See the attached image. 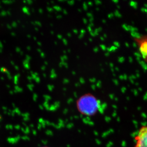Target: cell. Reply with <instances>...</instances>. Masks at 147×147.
I'll list each match as a JSON object with an SVG mask.
<instances>
[{
	"mask_svg": "<svg viewBox=\"0 0 147 147\" xmlns=\"http://www.w3.org/2000/svg\"><path fill=\"white\" fill-rule=\"evenodd\" d=\"M77 107L82 115L92 116L95 115L101 107V102L91 94L84 95L77 102Z\"/></svg>",
	"mask_w": 147,
	"mask_h": 147,
	"instance_id": "obj_1",
	"label": "cell"
},
{
	"mask_svg": "<svg viewBox=\"0 0 147 147\" xmlns=\"http://www.w3.org/2000/svg\"><path fill=\"white\" fill-rule=\"evenodd\" d=\"M134 140V147H147V125L140 127Z\"/></svg>",
	"mask_w": 147,
	"mask_h": 147,
	"instance_id": "obj_2",
	"label": "cell"
},
{
	"mask_svg": "<svg viewBox=\"0 0 147 147\" xmlns=\"http://www.w3.org/2000/svg\"><path fill=\"white\" fill-rule=\"evenodd\" d=\"M139 49L145 60L147 61V39L143 38L138 40Z\"/></svg>",
	"mask_w": 147,
	"mask_h": 147,
	"instance_id": "obj_3",
	"label": "cell"
},
{
	"mask_svg": "<svg viewBox=\"0 0 147 147\" xmlns=\"http://www.w3.org/2000/svg\"></svg>",
	"mask_w": 147,
	"mask_h": 147,
	"instance_id": "obj_4",
	"label": "cell"
}]
</instances>
